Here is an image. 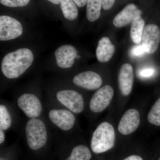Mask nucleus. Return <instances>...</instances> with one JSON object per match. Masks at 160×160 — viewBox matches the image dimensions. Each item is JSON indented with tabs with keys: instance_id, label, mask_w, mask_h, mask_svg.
Masks as SVG:
<instances>
[{
	"instance_id": "f257e3e1",
	"label": "nucleus",
	"mask_w": 160,
	"mask_h": 160,
	"mask_svg": "<svg viewBox=\"0 0 160 160\" xmlns=\"http://www.w3.org/2000/svg\"><path fill=\"white\" fill-rule=\"evenodd\" d=\"M33 58L32 52L27 48H22L9 52L2 61V72L8 78H17L31 66Z\"/></svg>"
},
{
	"instance_id": "f03ea898",
	"label": "nucleus",
	"mask_w": 160,
	"mask_h": 160,
	"mask_svg": "<svg viewBox=\"0 0 160 160\" xmlns=\"http://www.w3.org/2000/svg\"><path fill=\"white\" fill-rule=\"evenodd\" d=\"M115 142L114 128L110 123L104 122L93 132L91 141L92 150L98 154L106 152L113 148Z\"/></svg>"
},
{
	"instance_id": "7ed1b4c3",
	"label": "nucleus",
	"mask_w": 160,
	"mask_h": 160,
	"mask_svg": "<svg viewBox=\"0 0 160 160\" xmlns=\"http://www.w3.org/2000/svg\"><path fill=\"white\" fill-rule=\"evenodd\" d=\"M26 133L27 144L32 150L42 148L47 141L46 126L41 120L31 118L26 123Z\"/></svg>"
},
{
	"instance_id": "20e7f679",
	"label": "nucleus",
	"mask_w": 160,
	"mask_h": 160,
	"mask_svg": "<svg viewBox=\"0 0 160 160\" xmlns=\"http://www.w3.org/2000/svg\"><path fill=\"white\" fill-rule=\"evenodd\" d=\"M23 32L22 24L9 16L0 17V40L9 41L20 37Z\"/></svg>"
},
{
	"instance_id": "39448f33",
	"label": "nucleus",
	"mask_w": 160,
	"mask_h": 160,
	"mask_svg": "<svg viewBox=\"0 0 160 160\" xmlns=\"http://www.w3.org/2000/svg\"><path fill=\"white\" fill-rule=\"evenodd\" d=\"M114 95L112 87L106 85L100 88L92 96L89 103V108L92 112H102L109 106Z\"/></svg>"
},
{
	"instance_id": "423d86ee",
	"label": "nucleus",
	"mask_w": 160,
	"mask_h": 160,
	"mask_svg": "<svg viewBox=\"0 0 160 160\" xmlns=\"http://www.w3.org/2000/svg\"><path fill=\"white\" fill-rule=\"evenodd\" d=\"M57 98L60 102L75 113H81L84 109L82 96L77 91L69 89L62 90L58 92Z\"/></svg>"
},
{
	"instance_id": "0eeeda50",
	"label": "nucleus",
	"mask_w": 160,
	"mask_h": 160,
	"mask_svg": "<svg viewBox=\"0 0 160 160\" xmlns=\"http://www.w3.org/2000/svg\"><path fill=\"white\" fill-rule=\"evenodd\" d=\"M18 105L28 118H36L41 114L42 106L38 98L34 94L26 93L18 98Z\"/></svg>"
},
{
	"instance_id": "6e6552de",
	"label": "nucleus",
	"mask_w": 160,
	"mask_h": 160,
	"mask_svg": "<svg viewBox=\"0 0 160 160\" xmlns=\"http://www.w3.org/2000/svg\"><path fill=\"white\" fill-rule=\"evenodd\" d=\"M142 42L146 53H154L157 50L160 42L159 28L154 24L146 26L144 28Z\"/></svg>"
},
{
	"instance_id": "1a4fd4ad",
	"label": "nucleus",
	"mask_w": 160,
	"mask_h": 160,
	"mask_svg": "<svg viewBox=\"0 0 160 160\" xmlns=\"http://www.w3.org/2000/svg\"><path fill=\"white\" fill-rule=\"evenodd\" d=\"M140 123L139 112L135 109H129L121 118L118 126V130L120 133L124 135L131 134L137 130Z\"/></svg>"
},
{
	"instance_id": "9d476101",
	"label": "nucleus",
	"mask_w": 160,
	"mask_h": 160,
	"mask_svg": "<svg viewBox=\"0 0 160 160\" xmlns=\"http://www.w3.org/2000/svg\"><path fill=\"white\" fill-rule=\"evenodd\" d=\"M49 117L54 125L64 131L71 129L75 122L73 113L66 109H52L49 112Z\"/></svg>"
},
{
	"instance_id": "9b49d317",
	"label": "nucleus",
	"mask_w": 160,
	"mask_h": 160,
	"mask_svg": "<svg viewBox=\"0 0 160 160\" xmlns=\"http://www.w3.org/2000/svg\"><path fill=\"white\" fill-rule=\"evenodd\" d=\"M75 85L88 90H95L102 84V79L99 75L94 72L88 71L81 72L73 79Z\"/></svg>"
},
{
	"instance_id": "f8f14e48",
	"label": "nucleus",
	"mask_w": 160,
	"mask_h": 160,
	"mask_svg": "<svg viewBox=\"0 0 160 160\" xmlns=\"http://www.w3.org/2000/svg\"><path fill=\"white\" fill-rule=\"evenodd\" d=\"M57 64L60 68L67 69L71 67L77 57V51L71 45L60 46L55 52Z\"/></svg>"
},
{
	"instance_id": "ddd939ff",
	"label": "nucleus",
	"mask_w": 160,
	"mask_h": 160,
	"mask_svg": "<svg viewBox=\"0 0 160 160\" xmlns=\"http://www.w3.org/2000/svg\"><path fill=\"white\" fill-rule=\"evenodd\" d=\"M133 80L134 74L132 66L128 63L123 64L120 68L118 77L119 88L123 95L127 96L131 93Z\"/></svg>"
},
{
	"instance_id": "4468645a",
	"label": "nucleus",
	"mask_w": 160,
	"mask_h": 160,
	"mask_svg": "<svg viewBox=\"0 0 160 160\" xmlns=\"http://www.w3.org/2000/svg\"><path fill=\"white\" fill-rule=\"evenodd\" d=\"M142 14V11L133 4H129L114 18L113 24L118 28L124 27L132 22L136 18Z\"/></svg>"
},
{
	"instance_id": "2eb2a0df",
	"label": "nucleus",
	"mask_w": 160,
	"mask_h": 160,
	"mask_svg": "<svg viewBox=\"0 0 160 160\" xmlns=\"http://www.w3.org/2000/svg\"><path fill=\"white\" fill-rule=\"evenodd\" d=\"M114 45L109 38L103 37L100 39L96 49V56L100 62H109L113 55L115 52Z\"/></svg>"
},
{
	"instance_id": "dca6fc26",
	"label": "nucleus",
	"mask_w": 160,
	"mask_h": 160,
	"mask_svg": "<svg viewBox=\"0 0 160 160\" xmlns=\"http://www.w3.org/2000/svg\"><path fill=\"white\" fill-rule=\"evenodd\" d=\"M145 22L141 15L135 18L131 23L130 36L133 42L139 44L142 38Z\"/></svg>"
},
{
	"instance_id": "f3484780",
	"label": "nucleus",
	"mask_w": 160,
	"mask_h": 160,
	"mask_svg": "<svg viewBox=\"0 0 160 160\" xmlns=\"http://www.w3.org/2000/svg\"><path fill=\"white\" fill-rule=\"evenodd\" d=\"M86 16L91 22L99 18L102 7V0H87L86 3Z\"/></svg>"
},
{
	"instance_id": "a211bd4d",
	"label": "nucleus",
	"mask_w": 160,
	"mask_h": 160,
	"mask_svg": "<svg viewBox=\"0 0 160 160\" xmlns=\"http://www.w3.org/2000/svg\"><path fill=\"white\" fill-rule=\"evenodd\" d=\"M61 7L64 17L72 21L78 17V11L73 0H60Z\"/></svg>"
},
{
	"instance_id": "6ab92c4d",
	"label": "nucleus",
	"mask_w": 160,
	"mask_h": 160,
	"mask_svg": "<svg viewBox=\"0 0 160 160\" xmlns=\"http://www.w3.org/2000/svg\"><path fill=\"white\" fill-rule=\"evenodd\" d=\"M91 157V152L88 147L79 145L72 149L70 156L66 160H89Z\"/></svg>"
},
{
	"instance_id": "aec40b11",
	"label": "nucleus",
	"mask_w": 160,
	"mask_h": 160,
	"mask_svg": "<svg viewBox=\"0 0 160 160\" xmlns=\"http://www.w3.org/2000/svg\"><path fill=\"white\" fill-rule=\"evenodd\" d=\"M148 120L152 125L160 126V98L152 107L148 113Z\"/></svg>"
},
{
	"instance_id": "412c9836",
	"label": "nucleus",
	"mask_w": 160,
	"mask_h": 160,
	"mask_svg": "<svg viewBox=\"0 0 160 160\" xmlns=\"http://www.w3.org/2000/svg\"><path fill=\"white\" fill-rule=\"evenodd\" d=\"M11 117L6 106H0V128L3 130L9 129L11 126Z\"/></svg>"
},
{
	"instance_id": "4be33fe9",
	"label": "nucleus",
	"mask_w": 160,
	"mask_h": 160,
	"mask_svg": "<svg viewBox=\"0 0 160 160\" xmlns=\"http://www.w3.org/2000/svg\"><path fill=\"white\" fill-rule=\"evenodd\" d=\"M30 0H0L4 6L9 7H22L27 6Z\"/></svg>"
},
{
	"instance_id": "5701e85b",
	"label": "nucleus",
	"mask_w": 160,
	"mask_h": 160,
	"mask_svg": "<svg viewBox=\"0 0 160 160\" xmlns=\"http://www.w3.org/2000/svg\"><path fill=\"white\" fill-rule=\"evenodd\" d=\"M146 53V50L142 45L134 46L130 51L131 56L134 58L141 57Z\"/></svg>"
},
{
	"instance_id": "b1692460",
	"label": "nucleus",
	"mask_w": 160,
	"mask_h": 160,
	"mask_svg": "<svg viewBox=\"0 0 160 160\" xmlns=\"http://www.w3.org/2000/svg\"><path fill=\"white\" fill-rule=\"evenodd\" d=\"M155 70L153 68H145L141 69L139 72L138 75L140 78H149L154 75Z\"/></svg>"
},
{
	"instance_id": "393cba45",
	"label": "nucleus",
	"mask_w": 160,
	"mask_h": 160,
	"mask_svg": "<svg viewBox=\"0 0 160 160\" xmlns=\"http://www.w3.org/2000/svg\"><path fill=\"white\" fill-rule=\"evenodd\" d=\"M115 0H102V7L104 10H108L111 9L114 5Z\"/></svg>"
},
{
	"instance_id": "a878e982",
	"label": "nucleus",
	"mask_w": 160,
	"mask_h": 160,
	"mask_svg": "<svg viewBox=\"0 0 160 160\" xmlns=\"http://www.w3.org/2000/svg\"><path fill=\"white\" fill-rule=\"evenodd\" d=\"M77 6L79 7H82L86 5L87 0H73Z\"/></svg>"
},
{
	"instance_id": "bb28decb",
	"label": "nucleus",
	"mask_w": 160,
	"mask_h": 160,
	"mask_svg": "<svg viewBox=\"0 0 160 160\" xmlns=\"http://www.w3.org/2000/svg\"><path fill=\"white\" fill-rule=\"evenodd\" d=\"M123 160H143L141 157L139 156L135 155H133L130 156L128 157V158H126L125 159Z\"/></svg>"
},
{
	"instance_id": "cd10ccee",
	"label": "nucleus",
	"mask_w": 160,
	"mask_h": 160,
	"mask_svg": "<svg viewBox=\"0 0 160 160\" xmlns=\"http://www.w3.org/2000/svg\"><path fill=\"white\" fill-rule=\"evenodd\" d=\"M5 135L2 129H0V143L2 144L5 141Z\"/></svg>"
},
{
	"instance_id": "c85d7f7f",
	"label": "nucleus",
	"mask_w": 160,
	"mask_h": 160,
	"mask_svg": "<svg viewBox=\"0 0 160 160\" xmlns=\"http://www.w3.org/2000/svg\"><path fill=\"white\" fill-rule=\"evenodd\" d=\"M50 2L53 3L55 5H58L60 3V0H47Z\"/></svg>"
},
{
	"instance_id": "c756f323",
	"label": "nucleus",
	"mask_w": 160,
	"mask_h": 160,
	"mask_svg": "<svg viewBox=\"0 0 160 160\" xmlns=\"http://www.w3.org/2000/svg\"><path fill=\"white\" fill-rule=\"evenodd\" d=\"M160 160V158L159 159V160Z\"/></svg>"
}]
</instances>
